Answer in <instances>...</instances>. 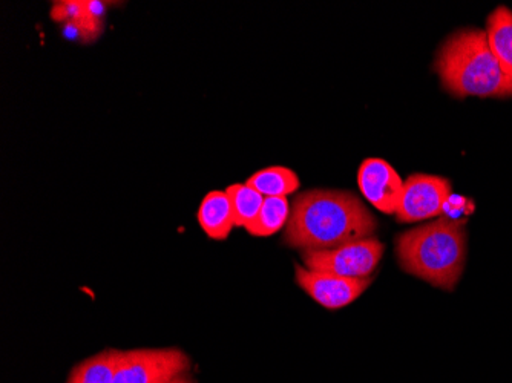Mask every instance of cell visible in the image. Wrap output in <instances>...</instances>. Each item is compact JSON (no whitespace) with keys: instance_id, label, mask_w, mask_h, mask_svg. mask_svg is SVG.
<instances>
[{"instance_id":"7","label":"cell","mask_w":512,"mask_h":383,"mask_svg":"<svg viewBox=\"0 0 512 383\" xmlns=\"http://www.w3.org/2000/svg\"><path fill=\"white\" fill-rule=\"evenodd\" d=\"M295 281L313 301L327 310H339L355 302L370 287L371 278L352 279L295 267Z\"/></svg>"},{"instance_id":"14","label":"cell","mask_w":512,"mask_h":383,"mask_svg":"<svg viewBox=\"0 0 512 383\" xmlns=\"http://www.w3.org/2000/svg\"><path fill=\"white\" fill-rule=\"evenodd\" d=\"M232 212H234L235 227H247L253 223L266 198L247 184H232L227 187Z\"/></svg>"},{"instance_id":"6","label":"cell","mask_w":512,"mask_h":383,"mask_svg":"<svg viewBox=\"0 0 512 383\" xmlns=\"http://www.w3.org/2000/svg\"><path fill=\"white\" fill-rule=\"evenodd\" d=\"M451 195V183L437 175L414 174L404 181L396 220L410 224L439 217Z\"/></svg>"},{"instance_id":"3","label":"cell","mask_w":512,"mask_h":383,"mask_svg":"<svg viewBox=\"0 0 512 383\" xmlns=\"http://www.w3.org/2000/svg\"><path fill=\"white\" fill-rule=\"evenodd\" d=\"M396 256L405 272L451 292L467 261V232L462 221L442 217L396 238Z\"/></svg>"},{"instance_id":"8","label":"cell","mask_w":512,"mask_h":383,"mask_svg":"<svg viewBox=\"0 0 512 383\" xmlns=\"http://www.w3.org/2000/svg\"><path fill=\"white\" fill-rule=\"evenodd\" d=\"M358 184L371 206L385 215H396L404 181L390 163L381 158H368L359 167Z\"/></svg>"},{"instance_id":"12","label":"cell","mask_w":512,"mask_h":383,"mask_svg":"<svg viewBox=\"0 0 512 383\" xmlns=\"http://www.w3.org/2000/svg\"><path fill=\"white\" fill-rule=\"evenodd\" d=\"M247 186L258 190L264 198L289 197L299 189L298 175L289 167L272 166L256 172L247 180Z\"/></svg>"},{"instance_id":"10","label":"cell","mask_w":512,"mask_h":383,"mask_svg":"<svg viewBox=\"0 0 512 383\" xmlns=\"http://www.w3.org/2000/svg\"><path fill=\"white\" fill-rule=\"evenodd\" d=\"M486 36L500 68L512 82V11L499 5L486 19Z\"/></svg>"},{"instance_id":"4","label":"cell","mask_w":512,"mask_h":383,"mask_svg":"<svg viewBox=\"0 0 512 383\" xmlns=\"http://www.w3.org/2000/svg\"><path fill=\"white\" fill-rule=\"evenodd\" d=\"M191 371V359L178 348L123 351L111 383H172Z\"/></svg>"},{"instance_id":"1","label":"cell","mask_w":512,"mask_h":383,"mask_svg":"<svg viewBox=\"0 0 512 383\" xmlns=\"http://www.w3.org/2000/svg\"><path fill=\"white\" fill-rule=\"evenodd\" d=\"M378 221L352 192L309 190L295 198L284 243L302 252H322L373 238Z\"/></svg>"},{"instance_id":"11","label":"cell","mask_w":512,"mask_h":383,"mask_svg":"<svg viewBox=\"0 0 512 383\" xmlns=\"http://www.w3.org/2000/svg\"><path fill=\"white\" fill-rule=\"evenodd\" d=\"M123 351L108 348L79 362L69 373L66 383H111Z\"/></svg>"},{"instance_id":"5","label":"cell","mask_w":512,"mask_h":383,"mask_svg":"<svg viewBox=\"0 0 512 383\" xmlns=\"http://www.w3.org/2000/svg\"><path fill=\"white\" fill-rule=\"evenodd\" d=\"M384 244L376 238L362 239L322 252H302L304 267L313 272L332 273L342 278L367 279L378 269Z\"/></svg>"},{"instance_id":"15","label":"cell","mask_w":512,"mask_h":383,"mask_svg":"<svg viewBox=\"0 0 512 383\" xmlns=\"http://www.w3.org/2000/svg\"><path fill=\"white\" fill-rule=\"evenodd\" d=\"M172 383H195V380L192 379L189 374H186V376L180 377V379L175 380V382Z\"/></svg>"},{"instance_id":"2","label":"cell","mask_w":512,"mask_h":383,"mask_svg":"<svg viewBox=\"0 0 512 383\" xmlns=\"http://www.w3.org/2000/svg\"><path fill=\"white\" fill-rule=\"evenodd\" d=\"M434 69L445 91L463 97H512V82L491 51L485 30L467 28L448 37L437 53Z\"/></svg>"},{"instance_id":"13","label":"cell","mask_w":512,"mask_h":383,"mask_svg":"<svg viewBox=\"0 0 512 383\" xmlns=\"http://www.w3.org/2000/svg\"><path fill=\"white\" fill-rule=\"evenodd\" d=\"M290 210L292 207L286 197L266 198L258 217L246 230L256 238L275 235L289 223Z\"/></svg>"},{"instance_id":"9","label":"cell","mask_w":512,"mask_h":383,"mask_svg":"<svg viewBox=\"0 0 512 383\" xmlns=\"http://www.w3.org/2000/svg\"><path fill=\"white\" fill-rule=\"evenodd\" d=\"M201 230L214 241H224L234 230V212L226 190H212L201 201L197 213Z\"/></svg>"}]
</instances>
